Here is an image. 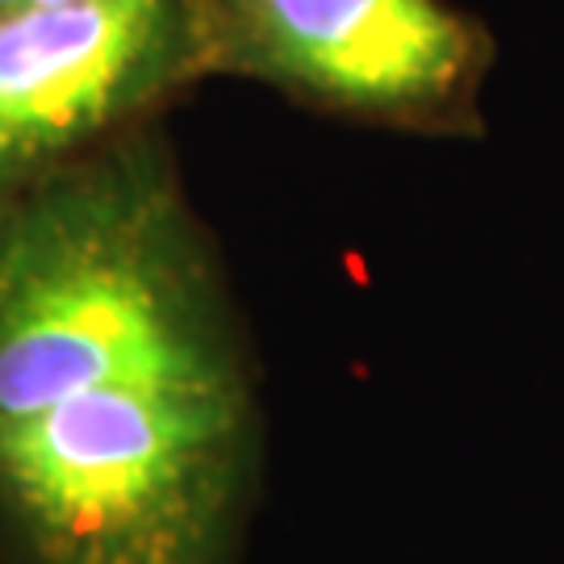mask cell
Segmentation results:
<instances>
[{
    "label": "cell",
    "instance_id": "obj_2",
    "mask_svg": "<svg viewBox=\"0 0 564 564\" xmlns=\"http://www.w3.org/2000/svg\"><path fill=\"white\" fill-rule=\"evenodd\" d=\"M202 76L423 134H477L494 39L447 0H188Z\"/></svg>",
    "mask_w": 564,
    "mask_h": 564
},
{
    "label": "cell",
    "instance_id": "obj_4",
    "mask_svg": "<svg viewBox=\"0 0 564 564\" xmlns=\"http://www.w3.org/2000/svg\"><path fill=\"white\" fill-rule=\"evenodd\" d=\"M51 4H67V0H0V18L30 13V9H51Z\"/></svg>",
    "mask_w": 564,
    "mask_h": 564
},
{
    "label": "cell",
    "instance_id": "obj_3",
    "mask_svg": "<svg viewBox=\"0 0 564 564\" xmlns=\"http://www.w3.org/2000/svg\"><path fill=\"white\" fill-rule=\"evenodd\" d=\"M197 80L188 0H67L0 18V202L139 130Z\"/></svg>",
    "mask_w": 564,
    "mask_h": 564
},
{
    "label": "cell",
    "instance_id": "obj_1",
    "mask_svg": "<svg viewBox=\"0 0 564 564\" xmlns=\"http://www.w3.org/2000/svg\"><path fill=\"white\" fill-rule=\"evenodd\" d=\"M256 389L197 235L101 223L0 263V523L21 564H226Z\"/></svg>",
    "mask_w": 564,
    "mask_h": 564
}]
</instances>
